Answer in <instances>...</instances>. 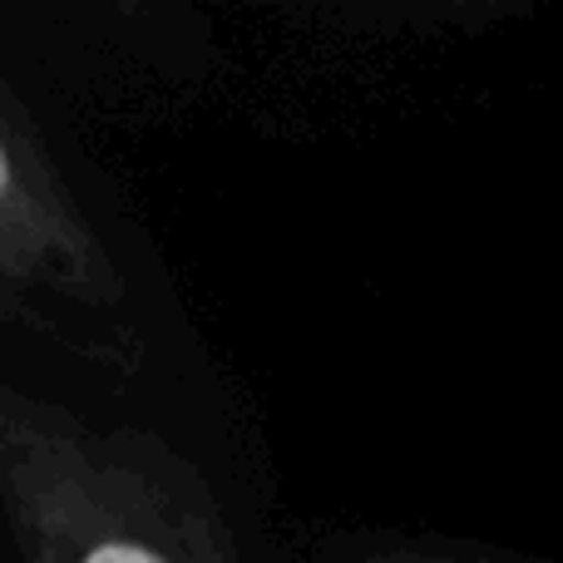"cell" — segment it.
Returning <instances> with one entry per match:
<instances>
[{
  "label": "cell",
  "mask_w": 563,
  "mask_h": 563,
  "mask_svg": "<svg viewBox=\"0 0 563 563\" xmlns=\"http://www.w3.org/2000/svg\"><path fill=\"white\" fill-rule=\"evenodd\" d=\"M0 291L5 307H20L25 291H49L95 311L124 301V273L75 203L15 89H0Z\"/></svg>",
  "instance_id": "obj_2"
},
{
  "label": "cell",
  "mask_w": 563,
  "mask_h": 563,
  "mask_svg": "<svg viewBox=\"0 0 563 563\" xmlns=\"http://www.w3.org/2000/svg\"><path fill=\"white\" fill-rule=\"evenodd\" d=\"M0 515L20 563H243L208 475L144 426L0 386Z\"/></svg>",
  "instance_id": "obj_1"
},
{
  "label": "cell",
  "mask_w": 563,
  "mask_h": 563,
  "mask_svg": "<svg viewBox=\"0 0 563 563\" xmlns=\"http://www.w3.org/2000/svg\"><path fill=\"white\" fill-rule=\"evenodd\" d=\"M321 563H529L485 544L460 539H416V534H336L321 549Z\"/></svg>",
  "instance_id": "obj_3"
}]
</instances>
